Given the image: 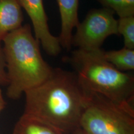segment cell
Returning a JSON list of instances; mask_svg holds the SVG:
<instances>
[{
	"mask_svg": "<svg viewBox=\"0 0 134 134\" xmlns=\"http://www.w3.org/2000/svg\"><path fill=\"white\" fill-rule=\"evenodd\" d=\"M13 134H63L41 120L24 114L17 121Z\"/></svg>",
	"mask_w": 134,
	"mask_h": 134,
	"instance_id": "cell-9",
	"label": "cell"
},
{
	"mask_svg": "<svg viewBox=\"0 0 134 134\" xmlns=\"http://www.w3.org/2000/svg\"><path fill=\"white\" fill-rule=\"evenodd\" d=\"M24 94V114L51 125L63 134H73L80 129L89 92L75 71L55 68L47 80Z\"/></svg>",
	"mask_w": 134,
	"mask_h": 134,
	"instance_id": "cell-1",
	"label": "cell"
},
{
	"mask_svg": "<svg viewBox=\"0 0 134 134\" xmlns=\"http://www.w3.org/2000/svg\"><path fill=\"white\" fill-rule=\"evenodd\" d=\"M80 127L85 134H134L133 105L89 92Z\"/></svg>",
	"mask_w": 134,
	"mask_h": 134,
	"instance_id": "cell-4",
	"label": "cell"
},
{
	"mask_svg": "<svg viewBox=\"0 0 134 134\" xmlns=\"http://www.w3.org/2000/svg\"><path fill=\"white\" fill-rule=\"evenodd\" d=\"M61 19V32L58 36L61 47L71 49L73 31L78 26L79 0H57Z\"/></svg>",
	"mask_w": 134,
	"mask_h": 134,
	"instance_id": "cell-7",
	"label": "cell"
},
{
	"mask_svg": "<svg viewBox=\"0 0 134 134\" xmlns=\"http://www.w3.org/2000/svg\"><path fill=\"white\" fill-rule=\"evenodd\" d=\"M103 8L113 11L119 18L123 16L124 0H97Z\"/></svg>",
	"mask_w": 134,
	"mask_h": 134,
	"instance_id": "cell-12",
	"label": "cell"
},
{
	"mask_svg": "<svg viewBox=\"0 0 134 134\" xmlns=\"http://www.w3.org/2000/svg\"><path fill=\"white\" fill-rule=\"evenodd\" d=\"M6 105V100H4V97H3L2 90L0 89V113H1V112L5 108Z\"/></svg>",
	"mask_w": 134,
	"mask_h": 134,
	"instance_id": "cell-15",
	"label": "cell"
},
{
	"mask_svg": "<svg viewBox=\"0 0 134 134\" xmlns=\"http://www.w3.org/2000/svg\"><path fill=\"white\" fill-rule=\"evenodd\" d=\"M73 134H85V133H84L81 129H79L78 130H77L76 132H75V133H73Z\"/></svg>",
	"mask_w": 134,
	"mask_h": 134,
	"instance_id": "cell-16",
	"label": "cell"
},
{
	"mask_svg": "<svg viewBox=\"0 0 134 134\" xmlns=\"http://www.w3.org/2000/svg\"><path fill=\"white\" fill-rule=\"evenodd\" d=\"M24 15L18 0H0V42L23 26Z\"/></svg>",
	"mask_w": 134,
	"mask_h": 134,
	"instance_id": "cell-8",
	"label": "cell"
},
{
	"mask_svg": "<svg viewBox=\"0 0 134 134\" xmlns=\"http://www.w3.org/2000/svg\"><path fill=\"white\" fill-rule=\"evenodd\" d=\"M117 21L118 34L123 36L124 47L134 50V16L119 18Z\"/></svg>",
	"mask_w": 134,
	"mask_h": 134,
	"instance_id": "cell-11",
	"label": "cell"
},
{
	"mask_svg": "<svg viewBox=\"0 0 134 134\" xmlns=\"http://www.w3.org/2000/svg\"><path fill=\"white\" fill-rule=\"evenodd\" d=\"M134 16V0H124L123 17Z\"/></svg>",
	"mask_w": 134,
	"mask_h": 134,
	"instance_id": "cell-14",
	"label": "cell"
},
{
	"mask_svg": "<svg viewBox=\"0 0 134 134\" xmlns=\"http://www.w3.org/2000/svg\"><path fill=\"white\" fill-rule=\"evenodd\" d=\"M1 43H2L0 42V85L8 86V80L6 74V63Z\"/></svg>",
	"mask_w": 134,
	"mask_h": 134,
	"instance_id": "cell-13",
	"label": "cell"
},
{
	"mask_svg": "<svg viewBox=\"0 0 134 134\" xmlns=\"http://www.w3.org/2000/svg\"><path fill=\"white\" fill-rule=\"evenodd\" d=\"M106 61L119 71L126 72L134 70V50L124 47L120 50L103 51Z\"/></svg>",
	"mask_w": 134,
	"mask_h": 134,
	"instance_id": "cell-10",
	"label": "cell"
},
{
	"mask_svg": "<svg viewBox=\"0 0 134 134\" xmlns=\"http://www.w3.org/2000/svg\"><path fill=\"white\" fill-rule=\"evenodd\" d=\"M3 50L8 80L6 94L19 99L28 90L42 84L52 75V68L43 58L39 41L26 24L4 38Z\"/></svg>",
	"mask_w": 134,
	"mask_h": 134,
	"instance_id": "cell-2",
	"label": "cell"
},
{
	"mask_svg": "<svg viewBox=\"0 0 134 134\" xmlns=\"http://www.w3.org/2000/svg\"><path fill=\"white\" fill-rule=\"evenodd\" d=\"M103 51L102 48L76 49L66 58V62L88 91L119 104L133 105V75L115 68L104 58Z\"/></svg>",
	"mask_w": 134,
	"mask_h": 134,
	"instance_id": "cell-3",
	"label": "cell"
},
{
	"mask_svg": "<svg viewBox=\"0 0 134 134\" xmlns=\"http://www.w3.org/2000/svg\"><path fill=\"white\" fill-rule=\"evenodd\" d=\"M114 14L113 11L104 8L89 11L83 21L76 27V32L72 37V46L77 49H100L107 38L119 35L118 21Z\"/></svg>",
	"mask_w": 134,
	"mask_h": 134,
	"instance_id": "cell-5",
	"label": "cell"
},
{
	"mask_svg": "<svg viewBox=\"0 0 134 134\" xmlns=\"http://www.w3.org/2000/svg\"><path fill=\"white\" fill-rule=\"evenodd\" d=\"M21 8L31 19L34 37L50 56H57L62 50L58 37L52 34L43 0H18Z\"/></svg>",
	"mask_w": 134,
	"mask_h": 134,
	"instance_id": "cell-6",
	"label": "cell"
}]
</instances>
